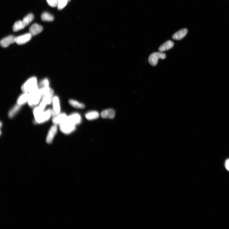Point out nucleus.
Masks as SVG:
<instances>
[{"mask_svg":"<svg viewBox=\"0 0 229 229\" xmlns=\"http://www.w3.org/2000/svg\"><path fill=\"white\" fill-rule=\"evenodd\" d=\"M68 1V0H58V9L61 10L63 9L66 6Z\"/></svg>","mask_w":229,"mask_h":229,"instance_id":"nucleus-24","label":"nucleus"},{"mask_svg":"<svg viewBox=\"0 0 229 229\" xmlns=\"http://www.w3.org/2000/svg\"><path fill=\"white\" fill-rule=\"evenodd\" d=\"M21 106L18 105H16L12 108L8 113V116L10 118H13L20 111Z\"/></svg>","mask_w":229,"mask_h":229,"instance_id":"nucleus-19","label":"nucleus"},{"mask_svg":"<svg viewBox=\"0 0 229 229\" xmlns=\"http://www.w3.org/2000/svg\"><path fill=\"white\" fill-rule=\"evenodd\" d=\"M23 94L21 95L18 98L17 101V104L21 106L28 102L29 97V93L23 92Z\"/></svg>","mask_w":229,"mask_h":229,"instance_id":"nucleus-15","label":"nucleus"},{"mask_svg":"<svg viewBox=\"0 0 229 229\" xmlns=\"http://www.w3.org/2000/svg\"><path fill=\"white\" fill-rule=\"evenodd\" d=\"M50 83L49 80L47 79H45L43 80L40 83L39 85H38L39 88L41 89L44 88L49 87Z\"/></svg>","mask_w":229,"mask_h":229,"instance_id":"nucleus-23","label":"nucleus"},{"mask_svg":"<svg viewBox=\"0 0 229 229\" xmlns=\"http://www.w3.org/2000/svg\"><path fill=\"white\" fill-rule=\"evenodd\" d=\"M26 26L23 21H20L16 22L12 27L14 32H17L24 29Z\"/></svg>","mask_w":229,"mask_h":229,"instance_id":"nucleus-18","label":"nucleus"},{"mask_svg":"<svg viewBox=\"0 0 229 229\" xmlns=\"http://www.w3.org/2000/svg\"><path fill=\"white\" fill-rule=\"evenodd\" d=\"M68 1H70V0H68Z\"/></svg>","mask_w":229,"mask_h":229,"instance_id":"nucleus-28","label":"nucleus"},{"mask_svg":"<svg viewBox=\"0 0 229 229\" xmlns=\"http://www.w3.org/2000/svg\"><path fill=\"white\" fill-rule=\"evenodd\" d=\"M69 104L73 107L77 108L83 109L85 108V106L82 103H80L75 100L71 99L69 101Z\"/></svg>","mask_w":229,"mask_h":229,"instance_id":"nucleus-20","label":"nucleus"},{"mask_svg":"<svg viewBox=\"0 0 229 229\" xmlns=\"http://www.w3.org/2000/svg\"><path fill=\"white\" fill-rule=\"evenodd\" d=\"M47 105H48V103L46 99L43 98V99L38 107L41 110L43 111Z\"/></svg>","mask_w":229,"mask_h":229,"instance_id":"nucleus-25","label":"nucleus"},{"mask_svg":"<svg viewBox=\"0 0 229 229\" xmlns=\"http://www.w3.org/2000/svg\"><path fill=\"white\" fill-rule=\"evenodd\" d=\"M57 131V127L56 125H54L50 129L46 138V142L48 144L52 142L54 138Z\"/></svg>","mask_w":229,"mask_h":229,"instance_id":"nucleus-8","label":"nucleus"},{"mask_svg":"<svg viewBox=\"0 0 229 229\" xmlns=\"http://www.w3.org/2000/svg\"><path fill=\"white\" fill-rule=\"evenodd\" d=\"M188 32V30L187 29H183L174 34L173 35L172 38L175 40H181L186 36Z\"/></svg>","mask_w":229,"mask_h":229,"instance_id":"nucleus-14","label":"nucleus"},{"mask_svg":"<svg viewBox=\"0 0 229 229\" xmlns=\"http://www.w3.org/2000/svg\"><path fill=\"white\" fill-rule=\"evenodd\" d=\"M60 130L64 134H69L72 133L75 129V124L66 120L60 125Z\"/></svg>","mask_w":229,"mask_h":229,"instance_id":"nucleus-3","label":"nucleus"},{"mask_svg":"<svg viewBox=\"0 0 229 229\" xmlns=\"http://www.w3.org/2000/svg\"><path fill=\"white\" fill-rule=\"evenodd\" d=\"M67 116L65 113L59 114L56 116L53 119V123L55 125L60 124L63 122L65 121Z\"/></svg>","mask_w":229,"mask_h":229,"instance_id":"nucleus-12","label":"nucleus"},{"mask_svg":"<svg viewBox=\"0 0 229 229\" xmlns=\"http://www.w3.org/2000/svg\"><path fill=\"white\" fill-rule=\"evenodd\" d=\"M115 112L114 109H109L102 111L101 114L102 118H104L112 119L114 118Z\"/></svg>","mask_w":229,"mask_h":229,"instance_id":"nucleus-13","label":"nucleus"},{"mask_svg":"<svg viewBox=\"0 0 229 229\" xmlns=\"http://www.w3.org/2000/svg\"><path fill=\"white\" fill-rule=\"evenodd\" d=\"M225 166L227 170L229 171V159L227 160L226 162Z\"/></svg>","mask_w":229,"mask_h":229,"instance_id":"nucleus-27","label":"nucleus"},{"mask_svg":"<svg viewBox=\"0 0 229 229\" xmlns=\"http://www.w3.org/2000/svg\"><path fill=\"white\" fill-rule=\"evenodd\" d=\"M34 114L35 121L38 123H41L45 122L44 113L39 107H35L34 110Z\"/></svg>","mask_w":229,"mask_h":229,"instance_id":"nucleus-5","label":"nucleus"},{"mask_svg":"<svg viewBox=\"0 0 229 229\" xmlns=\"http://www.w3.org/2000/svg\"><path fill=\"white\" fill-rule=\"evenodd\" d=\"M174 45L173 43L171 41H167L160 47L159 50L160 52L169 50L171 49Z\"/></svg>","mask_w":229,"mask_h":229,"instance_id":"nucleus-16","label":"nucleus"},{"mask_svg":"<svg viewBox=\"0 0 229 229\" xmlns=\"http://www.w3.org/2000/svg\"><path fill=\"white\" fill-rule=\"evenodd\" d=\"M34 15L33 14H30L26 16L23 19V21L26 26L28 25L33 20Z\"/></svg>","mask_w":229,"mask_h":229,"instance_id":"nucleus-22","label":"nucleus"},{"mask_svg":"<svg viewBox=\"0 0 229 229\" xmlns=\"http://www.w3.org/2000/svg\"><path fill=\"white\" fill-rule=\"evenodd\" d=\"M166 57V55L161 52H155L151 54L148 59V61L151 66H154L157 65L159 59H164Z\"/></svg>","mask_w":229,"mask_h":229,"instance_id":"nucleus-4","label":"nucleus"},{"mask_svg":"<svg viewBox=\"0 0 229 229\" xmlns=\"http://www.w3.org/2000/svg\"><path fill=\"white\" fill-rule=\"evenodd\" d=\"M48 4L52 7L57 6L58 0H46Z\"/></svg>","mask_w":229,"mask_h":229,"instance_id":"nucleus-26","label":"nucleus"},{"mask_svg":"<svg viewBox=\"0 0 229 229\" xmlns=\"http://www.w3.org/2000/svg\"><path fill=\"white\" fill-rule=\"evenodd\" d=\"M43 27L41 25L37 24L32 25L29 30V32L32 36L39 34L43 30Z\"/></svg>","mask_w":229,"mask_h":229,"instance_id":"nucleus-10","label":"nucleus"},{"mask_svg":"<svg viewBox=\"0 0 229 229\" xmlns=\"http://www.w3.org/2000/svg\"><path fill=\"white\" fill-rule=\"evenodd\" d=\"M28 104L30 107H33L37 105L42 98L41 94L39 89L29 93Z\"/></svg>","mask_w":229,"mask_h":229,"instance_id":"nucleus-2","label":"nucleus"},{"mask_svg":"<svg viewBox=\"0 0 229 229\" xmlns=\"http://www.w3.org/2000/svg\"><path fill=\"white\" fill-rule=\"evenodd\" d=\"M41 20L44 21H51L54 20L53 16L49 13L44 12L41 14Z\"/></svg>","mask_w":229,"mask_h":229,"instance_id":"nucleus-21","label":"nucleus"},{"mask_svg":"<svg viewBox=\"0 0 229 229\" xmlns=\"http://www.w3.org/2000/svg\"><path fill=\"white\" fill-rule=\"evenodd\" d=\"M15 37L13 35L6 37L3 39L1 41V46L4 48L7 47L10 44L15 43Z\"/></svg>","mask_w":229,"mask_h":229,"instance_id":"nucleus-9","label":"nucleus"},{"mask_svg":"<svg viewBox=\"0 0 229 229\" xmlns=\"http://www.w3.org/2000/svg\"><path fill=\"white\" fill-rule=\"evenodd\" d=\"M53 109L52 111V115L56 116L60 114V106L59 99L57 96L54 97L52 100Z\"/></svg>","mask_w":229,"mask_h":229,"instance_id":"nucleus-7","label":"nucleus"},{"mask_svg":"<svg viewBox=\"0 0 229 229\" xmlns=\"http://www.w3.org/2000/svg\"><path fill=\"white\" fill-rule=\"evenodd\" d=\"M67 120L75 125L80 123L81 121V117L77 113H74L67 116Z\"/></svg>","mask_w":229,"mask_h":229,"instance_id":"nucleus-11","label":"nucleus"},{"mask_svg":"<svg viewBox=\"0 0 229 229\" xmlns=\"http://www.w3.org/2000/svg\"><path fill=\"white\" fill-rule=\"evenodd\" d=\"M99 117V114L96 111H93L87 113L85 117L88 120H93L98 118Z\"/></svg>","mask_w":229,"mask_h":229,"instance_id":"nucleus-17","label":"nucleus"},{"mask_svg":"<svg viewBox=\"0 0 229 229\" xmlns=\"http://www.w3.org/2000/svg\"><path fill=\"white\" fill-rule=\"evenodd\" d=\"M39 88L37 79L36 77H32L28 79L21 87L23 92L30 93Z\"/></svg>","mask_w":229,"mask_h":229,"instance_id":"nucleus-1","label":"nucleus"},{"mask_svg":"<svg viewBox=\"0 0 229 229\" xmlns=\"http://www.w3.org/2000/svg\"><path fill=\"white\" fill-rule=\"evenodd\" d=\"M32 36L30 33H29L16 37L15 43L19 45L27 43L31 40Z\"/></svg>","mask_w":229,"mask_h":229,"instance_id":"nucleus-6","label":"nucleus"}]
</instances>
